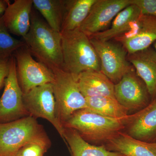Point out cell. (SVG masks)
<instances>
[{
    "mask_svg": "<svg viewBox=\"0 0 156 156\" xmlns=\"http://www.w3.org/2000/svg\"><path fill=\"white\" fill-rule=\"evenodd\" d=\"M32 142L51 144L44 127L34 117L0 124V156H15L21 147Z\"/></svg>",
    "mask_w": 156,
    "mask_h": 156,
    "instance_id": "4",
    "label": "cell"
},
{
    "mask_svg": "<svg viewBox=\"0 0 156 156\" xmlns=\"http://www.w3.org/2000/svg\"><path fill=\"white\" fill-rule=\"evenodd\" d=\"M128 134L144 142H156V98L135 114L128 123Z\"/></svg>",
    "mask_w": 156,
    "mask_h": 156,
    "instance_id": "13",
    "label": "cell"
},
{
    "mask_svg": "<svg viewBox=\"0 0 156 156\" xmlns=\"http://www.w3.org/2000/svg\"><path fill=\"white\" fill-rule=\"evenodd\" d=\"M97 0H66L61 33L80 28Z\"/></svg>",
    "mask_w": 156,
    "mask_h": 156,
    "instance_id": "20",
    "label": "cell"
},
{
    "mask_svg": "<svg viewBox=\"0 0 156 156\" xmlns=\"http://www.w3.org/2000/svg\"><path fill=\"white\" fill-rule=\"evenodd\" d=\"M26 47L53 71L63 67L61 33L53 30L33 10L30 28L23 39Z\"/></svg>",
    "mask_w": 156,
    "mask_h": 156,
    "instance_id": "1",
    "label": "cell"
},
{
    "mask_svg": "<svg viewBox=\"0 0 156 156\" xmlns=\"http://www.w3.org/2000/svg\"><path fill=\"white\" fill-rule=\"evenodd\" d=\"M131 3L139 8L141 14L156 17V0H131Z\"/></svg>",
    "mask_w": 156,
    "mask_h": 156,
    "instance_id": "25",
    "label": "cell"
},
{
    "mask_svg": "<svg viewBox=\"0 0 156 156\" xmlns=\"http://www.w3.org/2000/svg\"><path fill=\"white\" fill-rule=\"evenodd\" d=\"M53 72L54 80L51 84L56 116L63 126L74 113L87 108V100L79 89L77 77L63 69L54 70Z\"/></svg>",
    "mask_w": 156,
    "mask_h": 156,
    "instance_id": "5",
    "label": "cell"
},
{
    "mask_svg": "<svg viewBox=\"0 0 156 156\" xmlns=\"http://www.w3.org/2000/svg\"><path fill=\"white\" fill-rule=\"evenodd\" d=\"M114 95L118 102L129 110H140L152 100L146 86L134 68L115 84Z\"/></svg>",
    "mask_w": 156,
    "mask_h": 156,
    "instance_id": "10",
    "label": "cell"
},
{
    "mask_svg": "<svg viewBox=\"0 0 156 156\" xmlns=\"http://www.w3.org/2000/svg\"><path fill=\"white\" fill-rule=\"evenodd\" d=\"M14 56L18 83L23 94L39 86L53 83V71L43 63L36 61L26 46L15 51Z\"/></svg>",
    "mask_w": 156,
    "mask_h": 156,
    "instance_id": "7",
    "label": "cell"
},
{
    "mask_svg": "<svg viewBox=\"0 0 156 156\" xmlns=\"http://www.w3.org/2000/svg\"><path fill=\"white\" fill-rule=\"evenodd\" d=\"M154 50H155L156 52V41L154 43Z\"/></svg>",
    "mask_w": 156,
    "mask_h": 156,
    "instance_id": "28",
    "label": "cell"
},
{
    "mask_svg": "<svg viewBox=\"0 0 156 156\" xmlns=\"http://www.w3.org/2000/svg\"><path fill=\"white\" fill-rule=\"evenodd\" d=\"M33 6L53 30L61 33L66 0H33Z\"/></svg>",
    "mask_w": 156,
    "mask_h": 156,
    "instance_id": "21",
    "label": "cell"
},
{
    "mask_svg": "<svg viewBox=\"0 0 156 156\" xmlns=\"http://www.w3.org/2000/svg\"><path fill=\"white\" fill-rule=\"evenodd\" d=\"M131 4V0H97L79 29L91 37L106 30L122 10Z\"/></svg>",
    "mask_w": 156,
    "mask_h": 156,
    "instance_id": "11",
    "label": "cell"
},
{
    "mask_svg": "<svg viewBox=\"0 0 156 156\" xmlns=\"http://www.w3.org/2000/svg\"><path fill=\"white\" fill-rule=\"evenodd\" d=\"M4 86V92L0 98V124L29 116L23 104V93L18 83L14 54L10 58L9 74Z\"/></svg>",
    "mask_w": 156,
    "mask_h": 156,
    "instance_id": "9",
    "label": "cell"
},
{
    "mask_svg": "<svg viewBox=\"0 0 156 156\" xmlns=\"http://www.w3.org/2000/svg\"><path fill=\"white\" fill-rule=\"evenodd\" d=\"M77 79L80 91L85 98L106 96L115 98V84L101 72H84Z\"/></svg>",
    "mask_w": 156,
    "mask_h": 156,
    "instance_id": "16",
    "label": "cell"
},
{
    "mask_svg": "<svg viewBox=\"0 0 156 156\" xmlns=\"http://www.w3.org/2000/svg\"><path fill=\"white\" fill-rule=\"evenodd\" d=\"M90 39L100 60L101 72L114 84L134 68L128 60V52L119 43Z\"/></svg>",
    "mask_w": 156,
    "mask_h": 156,
    "instance_id": "6",
    "label": "cell"
},
{
    "mask_svg": "<svg viewBox=\"0 0 156 156\" xmlns=\"http://www.w3.org/2000/svg\"><path fill=\"white\" fill-rule=\"evenodd\" d=\"M61 34L63 69L77 78L84 72L101 71L99 58L86 34L79 29Z\"/></svg>",
    "mask_w": 156,
    "mask_h": 156,
    "instance_id": "2",
    "label": "cell"
},
{
    "mask_svg": "<svg viewBox=\"0 0 156 156\" xmlns=\"http://www.w3.org/2000/svg\"><path fill=\"white\" fill-rule=\"evenodd\" d=\"M33 0H15L10 2L2 15L9 32L23 39L28 33L31 24Z\"/></svg>",
    "mask_w": 156,
    "mask_h": 156,
    "instance_id": "14",
    "label": "cell"
},
{
    "mask_svg": "<svg viewBox=\"0 0 156 156\" xmlns=\"http://www.w3.org/2000/svg\"><path fill=\"white\" fill-rule=\"evenodd\" d=\"M87 108L105 116L124 119L129 116V110L119 103L115 98L106 96L86 98Z\"/></svg>",
    "mask_w": 156,
    "mask_h": 156,
    "instance_id": "22",
    "label": "cell"
},
{
    "mask_svg": "<svg viewBox=\"0 0 156 156\" xmlns=\"http://www.w3.org/2000/svg\"><path fill=\"white\" fill-rule=\"evenodd\" d=\"M132 116L115 119L84 108L74 113L63 126L76 130L86 141H108L125 128Z\"/></svg>",
    "mask_w": 156,
    "mask_h": 156,
    "instance_id": "3",
    "label": "cell"
},
{
    "mask_svg": "<svg viewBox=\"0 0 156 156\" xmlns=\"http://www.w3.org/2000/svg\"><path fill=\"white\" fill-rule=\"evenodd\" d=\"M25 46L23 40L11 35L4 23L2 15L0 16V59L11 58L15 51Z\"/></svg>",
    "mask_w": 156,
    "mask_h": 156,
    "instance_id": "23",
    "label": "cell"
},
{
    "mask_svg": "<svg viewBox=\"0 0 156 156\" xmlns=\"http://www.w3.org/2000/svg\"><path fill=\"white\" fill-rule=\"evenodd\" d=\"M115 40L128 54L149 48L156 41V17L142 14L131 30Z\"/></svg>",
    "mask_w": 156,
    "mask_h": 156,
    "instance_id": "12",
    "label": "cell"
},
{
    "mask_svg": "<svg viewBox=\"0 0 156 156\" xmlns=\"http://www.w3.org/2000/svg\"><path fill=\"white\" fill-rule=\"evenodd\" d=\"M64 137L72 156H125L103 146L92 145L73 129L65 128Z\"/></svg>",
    "mask_w": 156,
    "mask_h": 156,
    "instance_id": "19",
    "label": "cell"
},
{
    "mask_svg": "<svg viewBox=\"0 0 156 156\" xmlns=\"http://www.w3.org/2000/svg\"><path fill=\"white\" fill-rule=\"evenodd\" d=\"M10 58L0 59V89L4 86L5 79L9 74Z\"/></svg>",
    "mask_w": 156,
    "mask_h": 156,
    "instance_id": "26",
    "label": "cell"
},
{
    "mask_svg": "<svg viewBox=\"0 0 156 156\" xmlns=\"http://www.w3.org/2000/svg\"><path fill=\"white\" fill-rule=\"evenodd\" d=\"M107 141L108 150L125 156H156V142L141 141L121 131Z\"/></svg>",
    "mask_w": 156,
    "mask_h": 156,
    "instance_id": "17",
    "label": "cell"
},
{
    "mask_svg": "<svg viewBox=\"0 0 156 156\" xmlns=\"http://www.w3.org/2000/svg\"><path fill=\"white\" fill-rule=\"evenodd\" d=\"M23 102L29 116L50 122L65 142V128L56 114V102L52 84L39 86L23 94Z\"/></svg>",
    "mask_w": 156,
    "mask_h": 156,
    "instance_id": "8",
    "label": "cell"
},
{
    "mask_svg": "<svg viewBox=\"0 0 156 156\" xmlns=\"http://www.w3.org/2000/svg\"><path fill=\"white\" fill-rule=\"evenodd\" d=\"M50 146L43 143H30L21 147L15 156H44Z\"/></svg>",
    "mask_w": 156,
    "mask_h": 156,
    "instance_id": "24",
    "label": "cell"
},
{
    "mask_svg": "<svg viewBox=\"0 0 156 156\" xmlns=\"http://www.w3.org/2000/svg\"><path fill=\"white\" fill-rule=\"evenodd\" d=\"M10 3L9 0H0V16L4 14Z\"/></svg>",
    "mask_w": 156,
    "mask_h": 156,
    "instance_id": "27",
    "label": "cell"
},
{
    "mask_svg": "<svg viewBox=\"0 0 156 156\" xmlns=\"http://www.w3.org/2000/svg\"><path fill=\"white\" fill-rule=\"evenodd\" d=\"M141 15L139 8L131 3L116 16L109 28L89 38L110 41L119 37L131 30Z\"/></svg>",
    "mask_w": 156,
    "mask_h": 156,
    "instance_id": "18",
    "label": "cell"
},
{
    "mask_svg": "<svg viewBox=\"0 0 156 156\" xmlns=\"http://www.w3.org/2000/svg\"><path fill=\"white\" fill-rule=\"evenodd\" d=\"M128 59L144 82L152 100L156 98V52L151 47L128 54Z\"/></svg>",
    "mask_w": 156,
    "mask_h": 156,
    "instance_id": "15",
    "label": "cell"
}]
</instances>
